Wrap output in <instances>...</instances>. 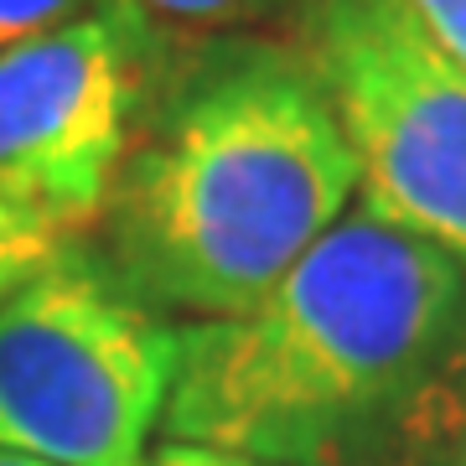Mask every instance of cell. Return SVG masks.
Instances as JSON below:
<instances>
[{
    "mask_svg": "<svg viewBox=\"0 0 466 466\" xmlns=\"http://www.w3.org/2000/svg\"><path fill=\"white\" fill-rule=\"evenodd\" d=\"M358 182L290 36H192L171 42L88 244L156 317H238L348 213Z\"/></svg>",
    "mask_w": 466,
    "mask_h": 466,
    "instance_id": "6da1fadb",
    "label": "cell"
},
{
    "mask_svg": "<svg viewBox=\"0 0 466 466\" xmlns=\"http://www.w3.org/2000/svg\"><path fill=\"white\" fill-rule=\"evenodd\" d=\"M466 321V269L358 187L249 311L187 321L167 441L269 466H342Z\"/></svg>",
    "mask_w": 466,
    "mask_h": 466,
    "instance_id": "7a4b0ae2",
    "label": "cell"
},
{
    "mask_svg": "<svg viewBox=\"0 0 466 466\" xmlns=\"http://www.w3.org/2000/svg\"><path fill=\"white\" fill-rule=\"evenodd\" d=\"M182 327L109 280L88 238L0 300V451L47 466H146Z\"/></svg>",
    "mask_w": 466,
    "mask_h": 466,
    "instance_id": "3957f363",
    "label": "cell"
},
{
    "mask_svg": "<svg viewBox=\"0 0 466 466\" xmlns=\"http://www.w3.org/2000/svg\"><path fill=\"white\" fill-rule=\"evenodd\" d=\"M285 36L332 99L358 187L466 269V73L404 0H306Z\"/></svg>",
    "mask_w": 466,
    "mask_h": 466,
    "instance_id": "277c9868",
    "label": "cell"
},
{
    "mask_svg": "<svg viewBox=\"0 0 466 466\" xmlns=\"http://www.w3.org/2000/svg\"><path fill=\"white\" fill-rule=\"evenodd\" d=\"M167 57L171 36L130 0H88L0 52V198L88 238Z\"/></svg>",
    "mask_w": 466,
    "mask_h": 466,
    "instance_id": "5b68a950",
    "label": "cell"
},
{
    "mask_svg": "<svg viewBox=\"0 0 466 466\" xmlns=\"http://www.w3.org/2000/svg\"><path fill=\"white\" fill-rule=\"evenodd\" d=\"M342 466H466V321L415 394Z\"/></svg>",
    "mask_w": 466,
    "mask_h": 466,
    "instance_id": "8992f818",
    "label": "cell"
},
{
    "mask_svg": "<svg viewBox=\"0 0 466 466\" xmlns=\"http://www.w3.org/2000/svg\"><path fill=\"white\" fill-rule=\"evenodd\" d=\"M135 11H146L171 42L192 36H233V32H259V26H290L306 11V0H130Z\"/></svg>",
    "mask_w": 466,
    "mask_h": 466,
    "instance_id": "52a82bcc",
    "label": "cell"
},
{
    "mask_svg": "<svg viewBox=\"0 0 466 466\" xmlns=\"http://www.w3.org/2000/svg\"><path fill=\"white\" fill-rule=\"evenodd\" d=\"M73 238H84V233H67L47 213L0 198V300L16 296L32 275H42Z\"/></svg>",
    "mask_w": 466,
    "mask_h": 466,
    "instance_id": "ba28073f",
    "label": "cell"
},
{
    "mask_svg": "<svg viewBox=\"0 0 466 466\" xmlns=\"http://www.w3.org/2000/svg\"><path fill=\"white\" fill-rule=\"evenodd\" d=\"M88 0H0V52L21 47L84 11Z\"/></svg>",
    "mask_w": 466,
    "mask_h": 466,
    "instance_id": "9c48e42d",
    "label": "cell"
},
{
    "mask_svg": "<svg viewBox=\"0 0 466 466\" xmlns=\"http://www.w3.org/2000/svg\"><path fill=\"white\" fill-rule=\"evenodd\" d=\"M410 16L431 32V42L466 73V0H404Z\"/></svg>",
    "mask_w": 466,
    "mask_h": 466,
    "instance_id": "30bf717a",
    "label": "cell"
},
{
    "mask_svg": "<svg viewBox=\"0 0 466 466\" xmlns=\"http://www.w3.org/2000/svg\"><path fill=\"white\" fill-rule=\"evenodd\" d=\"M146 466H269V461H249V456H228V451H208V446H182L167 441L161 451H150Z\"/></svg>",
    "mask_w": 466,
    "mask_h": 466,
    "instance_id": "8fae6325",
    "label": "cell"
},
{
    "mask_svg": "<svg viewBox=\"0 0 466 466\" xmlns=\"http://www.w3.org/2000/svg\"><path fill=\"white\" fill-rule=\"evenodd\" d=\"M0 466H47V461H32V456H16V451H0Z\"/></svg>",
    "mask_w": 466,
    "mask_h": 466,
    "instance_id": "7c38bea8",
    "label": "cell"
}]
</instances>
